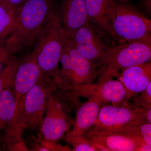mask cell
<instances>
[{"mask_svg": "<svg viewBox=\"0 0 151 151\" xmlns=\"http://www.w3.org/2000/svg\"><path fill=\"white\" fill-rule=\"evenodd\" d=\"M54 9L52 0H26L17 9L13 30L6 42L14 54L34 46Z\"/></svg>", "mask_w": 151, "mask_h": 151, "instance_id": "cell-1", "label": "cell"}, {"mask_svg": "<svg viewBox=\"0 0 151 151\" xmlns=\"http://www.w3.org/2000/svg\"><path fill=\"white\" fill-rule=\"evenodd\" d=\"M107 23L115 46L132 41L151 42V21L130 3L110 0Z\"/></svg>", "mask_w": 151, "mask_h": 151, "instance_id": "cell-2", "label": "cell"}, {"mask_svg": "<svg viewBox=\"0 0 151 151\" xmlns=\"http://www.w3.org/2000/svg\"><path fill=\"white\" fill-rule=\"evenodd\" d=\"M65 34L55 7L38 37L32 53L42 73L58 75Z\"/></svg>", "mask_w": 151, "mask_h": 151, "instance_id": "cell-3", "label": "cell"}, {"mask_svg": "<svg viewBox=\"0 0 151 151\" xmlns=\"http://www.w3.org/2000/svg\"><path fill=\"white\" fill-rule=\"evenodd\" d=\"M151 42L136 40L113 47L111 56L100 69L96 84L113 79L125 68L151 61Z\"/></svg>", "mask_w": 151, "mask_h": 151, "instance_id": "cell-4", "label": "cell"}, {"mask_svg": "<svg viewBox=\"0 0 151 151\" xmlns=\"http://www.w3.org/2000/svg\"><path fill=\"white\" fill-rule=\"evenodd\" d=\"M66 35L79 53L100 68L108 61L113 51L110 42L89 22L72 35Z\"/></svg>", "mask_w": 151, "mask_h": 151, "instance_id": "cell-5", "label": "cell"}, {"mask_svg": "<svg viewBox=\"0 0 151 151\" xmlns=\"http://www.w3.org/2000/svg\"><path fill=\"white\" fill-rule=\"evenodd\" d=\"M140 120L151 123V108L135 109L129 105H103L94 126L90 130L119 132Z\"/></svg>", "mask_w": 151, "mask_h": 151, "instance_id": "cell-6", "label": "cell"}, {"mask_svg": "<svg viewBox=\"0 0 151 151\" xmlns=\"http://www.w3.org/2000/svg\"><path fill=\"white\" fill-rule=\"evenodd\" d=\"M35 58L31 53L20 62L17 69L13 86L16 102V114L14 124L15 133L21 132L22 120L25 98L42 75Z\"/></svg>", "mask_w": 151, "mask_h": 151, "instance_id": "cell-7", "label": "cell"}, {"mask_svg": "<svg viewBox=\"0 0 151 151\" xmlns=\"http://www.w3.org/2000/svg\"><path fill=\"white\" fill-rule=\"evenodd\" d=\"M45 111L46 114L41 124L42 132L47 141L54 142L67 132L69 121L62 103L49 92Z\"/></svg>", "mask_w": 151, "mask_h": 151, "instance_id": "cell-8", "label": "cell"}, {"mask_svg": "<svg viewBox=\"0 0 151 151\" xmlns=\"http://www.w3.org/2000/svg\"><path fill=\"white\" fill-rule=\"evenodd\" d=\"M82 134L97 151H141L146 144L119 132L90 130Z\"/></svg>", "mask_w": 151, "mask_h": 151, "instance_id": "cell-9", "label": "cell"}, {"mask_svg": "<svg viewBox=\"0 0 151 151\" xmlns=\"http://www.w3.org/2000/svg\"><path fill=\"white\" fill-rule=\"evenodd\" d=\"M49 92L39 81L28 92L24 104L22 129H35L41 125L46 108Z\"/></svg>", "mask_w": 151, "mask_h": 151, "instance_id": "cell-10", "label": "cell"}, {"mask_svg": "<svg viewBox=\"0 0 151 151\" xmlns=\"http://www.w3.org/2000/svg\"><path fill=\"white\" fill-rule=\"evenodd\" d=\"M55 7L66 35H72L88 22L84 0H59Z\"/></svg>", "mask_w": 151, "mask_h": 151, "instance_id": "cell-11", "label": "cell"}, {"mask_svg": "<svg viewBox=\"0 0 151 151\" xmlns=\"http://www.w3.org/2000/svg\"><path fill=\"white\" fill-rule=\"evenodd\" d=\"M64 47L71 60L76 85L91 86L94 84L98 78L100 68L79 53L65 34Z\"/></svg>", "mask_w": 151, "mask_h": 151, "instance_id": "cell-12", "label": "cell"}, {"mask_svg": "<svg viewBox=\"0 0 151 151\" xmlns=\"http://www.w3.org/2000/svg\"><path fill=\"white\" fill-rule=\"evenodd\" d=\"M116 77L127 90L128 102L144 91L151 82V61L125 68Z\"/></svg>", "mask_w": 151, "mask_h": 151, "instance_id": "cell-13", "label": "cell"}, {"mask_svg": "<svg viewBox=\"0 0 151 151\" xmlns=\"http://www.w3.org/2000/svg\"><path fill=\"white\" fill-rule=\"evenodd\" d=\"M103 106L93 94L81 106L76 113L73 129L70 133L82 134L89 131L94 126Z\"/></svg>", "mask_w": 151, "mask_h": 151, "instance_id": "cell-14", "label": "cell"}, {"mask_svg": "<svg viewBox=\"0 0 151 151\" xmlns=\"http://www.w3.org/2000/svg\"><path fill=\"white\" fill-rule=\"evenodd\" d=\"M96 85L92 94L102 105L109 104L114 106H122L127 105V90L119 79H110Z\"/></svg>", "mask_w": 151, "mask_h": 151, "instance_id": "cell-15", "label": "cell"}, {"mask_svg": "<svg viewBox=\"0 0 151 151\" xmlns=\"http://www.w3.org/2000/svg\"><path fill=\"white\" fill-rule=\"evenodd\" d=\"M84 1L88 22L92 24L114 47L107 19L110 0Z\"/></svg>", "mask_w": 151, "mask_h": 151, "instance_id": "cell-16", "label": "cell"}, {"mask_svg": "<svg viewBox=\"0 0 151 151\" xmlns=\"http://www.w3.org/2000/svg\"><path fill=\"white\" fill-rule=\"evenodd\" d=\"M13 86L0 94V137L4 132L3 137L12 134L16 108Z\"/></svg>", "mask_w": 151, "mask_h": 151, "instance_id": "cell-17", "label": "cell"}, {"mask_svg": "<svg viewBox=\"0 0 151 151\" xmlns=\"http://www.w3.org/2000/svg\"><path fill=\"white\" fill-rule=\"evenodd\" d=\"M17 11L5 0L0 3V47L5 43L13 30Z\"/></svg>", "mask_w": 151, "mask_h": 151, "instance_id": "cell-18", "label": "cell"}, {"mask_svg": "<svg viewBox=\"0 0 151 151\" xmlns=\"http://www.w3.org/2000/svg\"><path fill=\"white\" fill-rule=\"evenodd\" d=\"M117 132L125 134L151 145V124L145 120H138Z\"/></svg>", "mask_w": 151, "mask_h": 151, "instance_id": "cell-19", "label": "cell"}, {"mask_svg": "<svg viewBox=\"0 0 151 151\" xmlns=\"http://www.w3.org/2000/svg\"><path fill=\"white\" fill-rule=\"evenodd\" d=\"M20 62L13 58L0 73V94L6 89L13 86L17 69Z\"/></svg>", "mask_w": 151, "mask_h": 151, "instance_id": "cell-20", "label": "cell"}, {"mask_svg": "<svg viewBox=\"0 0 151 151\" xmlns=\"http://www.w3.org/2000/svg\"><path fill=\"white\" fill-rule=\"evenodd\" d=\"M60 62L61 63L60 70H58V78L63 82L70 85H76L74 73L70 56L63 47Z\"/></svg>", "mask_w": 151, "mask_h": 151, "instance_id": "cell-21", "label": "cell"}, {"mask_svg": "<svg viewBox=\"0 0 151 151\" xmlns=\"http://www.w3.org/2000/svg\"><path fill=\"white\" fill-rule=\"evenodd\" d=\"M65 139L71 145L74 151H98L83 134H73L68 132L65 135Z\"/></svg>", "mask_w": 151, "mask_h": 151, "instance_id": "cell-22", "label": "cell"}, {"mask_svg": "<svg viewBox=\"0 0 151 151\" xmlns=\"http://www.w3.org/2000/svg\"><path fill=\"white\" fill-rule=\"evenodd\" d=\"M127 104L135 109H148L151 108V81L144 91L130 99Z\"/></svg>", "mask_w": 151, "mask_h": 151, "instance_id": "cell-23", "label": "cell"}, {"mask_svg": "<svg viewBox=\"0 0 151 151\" xmlns=\"http://www.w3.org/2000/svg\"><path fill=\"white\" fill-rule=\"evenodd\" d=\"M14 53L6 42L0 47V73L13 58Z\"/></svg>", "mask_w": 151, "mask_h": 151, "instance_id": "cell-24", "label": "cell"}, {"mask_svg": "<svg viewBox=\"0 0 151 151\" xmlns=\"http://www.w3.org/2000/svg\"><path fill=\"white\" fill-rule=\"evenodd\" d=\"M5 1L10 5L12 6L17 10L26 0H5Z\"/></svg>", "mask_w": 151, "mask_h": 151, "instance_id": "cell-25", "label": "cell"}, {"mask_svg": "<svg viewBox=\"0 0 151 151\" xmlns=\"http://www.w3.org/2000/svg\"><path fill=\"white\" fill-rule=\"evenodd\" d=\"M141 5L147 12L150 13L151 0H141Z\"/></svg>", "mask_w": 151, "mask_h": 151, "instance_id": "cell-26", "label": "cell"}, {"mask_svg": "<svg viewBox=\"0 0 151 151\" xmlns=\"http://www.w3.org/2000/svg\"><path fill=\"white\" fill-rule=\"evenodd\" d=\"M118 1H129V0H118Z\"/></svg>", "mask_w": 151, "mask_h": 151, "instance_id": "cell-27", "label": "cell"}, {"mask_svg": "<svg viewBox=\"0 0 151 151\" xmlns=\"http://www.w3.org/2000/svg\"><path fill=\"white\" fill-rule=\"evenodd\" d=\"M2 0H0V3L1 2Z\"/></svg>", "mask_w": 151, "mask_h": 151, "instance_id": "cell-28", "label": "cell"}]
</instances>
